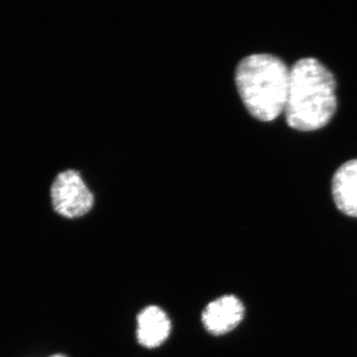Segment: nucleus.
<instances>
[{"label":"nucleus","instance_id":"f257e3e1","mask_svg":"<svg viewBox=\"0 0 357 357\" xmlns=\"http://www.w3.org/2000/svg\"><path fill=\"white\" fill-rule=\"evenodd\" d=\"M337 83L318 59L303 58L290 69L285 115L288 126L309 132L325 128L337 110Z\"/></svg>","mask_w":357,"mask_h":357},{"label":"nucleus","instance_id":"f03ea898","mask_svg":"<svg viewBox=\"0 0 357 357\" xmlns=\"http://www.w3.org/2000/svg\"><path fill=\"white\" fill-rule=\"evenodd\" d=\"M290 69L270 54L243 59L236 70V84L244 107L255 119L272 121L285 112Z\"/></svg>","mask_w":357,"mask_h":357},{"label":"nucleus","instance_id":"7ed1b4c3","mask_svg":"<svg viewBox=\"0 0 357 357\" xmlns=\"http://www.w3.org/2000/svg\"><path fill=\"white\" fill-rule=\"evenodd\" d=\"M54 211L66 218L84 217L93 208L95 198L81 174L73 169L59 173L50 187Z\"/></svg>","mask_w":357,"mask_h":357},{"label":"nucleus","instance_id":"20e7f679","mask_svg":"<svg viewBox=\"0 0 357 357\" xmlns=\"http://www.w3.org/2000/svg\"><path fill=\"white\" fill-rule=\"evenodd\" d=\"M245 307L234 295H225L213 300L202 314V323L208 333L222 335L231 332L243 321Z\"/></svg>","mask_w":357,"mask_h":357},{"label":"nucleus","instance_id":"39448f33","mask_svg":"<svg viewBox=\"0 0 357 357\" xmlns=\"http://www.w3.org/2000/svg\"><path fill=\"white\" fill-rule=\"evenodd\" d=\"M171 333V321L161 307L149 306L137 316L136 337L146 349H156L163 344Z\"/></svg>","mask_w":357,"mask_h":357},{"label":"nucleus","instance_id":"423d86ee","mask_svg":"<svg viewBox=\"0 0 357 357\" xmlns=\"http://www.w3.org/2000/svg\"><path fill=\"white\" fill-rule=\"evenodd\" d=\"M333 201L344 215L357 218V159L345 162L333 178Z\"/></svg>","mask_w":357,"mask_h":357},{"label":"nucleus","instance_id":"0eeeda50","mask_svg":"<svg viewBox=\"0 0 357 357\" xmlns=\"http://www.w3.org/2000/svg\"><path fill=\"white\" fill-rule=\"evenodd\" d=\"M50 357H68L64 356V354H54V356H52Z\"/></svg>","mask_w":357,"mask_h":357}]
</instances>
